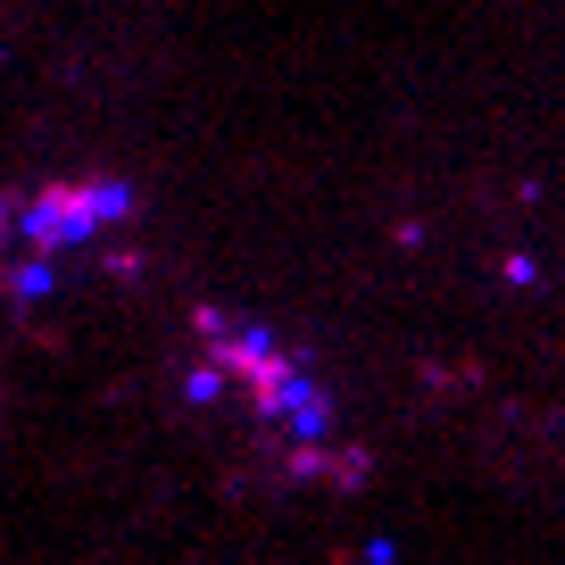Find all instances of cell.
Returning a JSON list of instances; mask_svg holds the SVG:
<instances>
[{
  "mask_svg": "<svg viewBox=\"0 0 565 565\" xmlns=\"http://www.w3.org/2000/svg\"><path fill=\"white\" fill-rule=\"evenodd\" d=\"M192 333H200V374H192L200 399L233 391L266 433L291 441V475H358V449H333V399L282 333L249 317H216V308H200Z\"/></svg>",
  "mask_w": 565,
  "mask_h": 565,
  "instance_id": "1",
  "label": "cell"
},
{
  "mask_svg": "<svg viewBox=\"0 0 565 565\" xmlns=\"http://www.w3.org/2000/svg\"><path fill=\"white\" fill-rule=\"evenodd\" d=\"M134 216V192L108 175H67V183H34V192H0V282L9 300L34 308L51 300V282L67 258L100 249L108 233Z\"/></svg>",
  "mask_w": 565,
  "mask_h": 565,
  "instance_id": "2",
  "label": "cell"
}]
</instances>
